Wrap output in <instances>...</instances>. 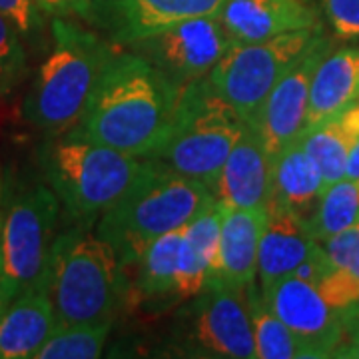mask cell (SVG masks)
Here are the masks:
<instances>
[{
    "mask_svg": "<svg viewBox=\"0 0 359 359\" xmlns=\"http://www.w3.org/2000/svg\"><path fill=\"white\" fill-rule=\"evenodd\" d=\"M182 90L136 52H114L66 134L140 158L164 140Z\"/></svg>",
    "mask_w": 359,
    "mask_h": 359,
    "instance_id": "6da1fadb",
    "label": "cell"
},
{
    "mask_svg": "<svg viewBox=\"0 0 359 359\" xmlns=\"http://www.w3.org/2000/svg\"><path fill=\"white\" fill-rule=\"evenodd\" d=\"M216 200L208 184L148 158L124 196L98 218L96 233L112 244L124 266L138 259L152 240L186 228Z\"/></svg>",
    "mask_w": 359,
    "mask_h": 359,
    "instance_id": "7a4b0ae2",
    "label": "cell"
},
{
    "mask_svg": "<svg viewBox=\"0 0 359 359\" xmlns=\"http://www.w3.org/2000/svg\"><path fill=\"white\" fill-rule=\"evenodd\" d=\"M44 285L56 325L112 323L124 294L122 262L92 224L76 222L54 238Z\"/></svg>",
    "mask_w": 359,
    "mask_h": 359,
    "instance_id": "3957f363",
    "label": "cell"
},
{
    "mask_svg": "<svg viewBox=\"0 0 359 359\" xmlns=\"http://www.w3.org/2000/svg\"><path fill=\"white\" fill-rule=\"evenodd\" d=\"M112 56L98 34L54 16L50 52L22 104L26 120L50 136L74 128Z\"/></svg>",
    "mask_w": 359,
    "mask_h": 359,
    "instance_id": "277c9868",
    "label": "cell"
},
{
    "mask_svg": "<svg viewBox=\"0 0 359 359\" xmlns=\"http://www.w3.org/2000/svg\"><path fill=\"white\" fill-rule=\"evenodd\" d=\"M148 158L126 154L102 144L50 136L40 150L44 178L68 216L94 224L124 196L146 168Z\"/></svg>",
    "mask_w": 359,
    "mask_h": 359,
    "instance_id": "5b68a950",
    "label": "cell"
},
{
    "mask_svg": "<svg viewBox=\"0 0 359 359\" xmlns=\"http://www.w3.org/2000/svg\"><path fill=\"white\" fill-rule=\"evenodd\" d=\"M245 126L248 122L205 76L180 92L170 130L150 158L182 176L204 182L214 192L219 172Z\"/></svg>",
    "mask_w": 359,
    "mask_h": 359,
    "instance_id": "8992f818",
    "label": "cell"
},
{
    "mask_svg": "<svg viewBox=\"0 0 359 359\" xmlns=\"http://www.w3.org/2000/svg\"><path fill=\"white\" fill-rule=\"evenodd\" d=\"M60 200L50 186L6 190L0 230V282L11 297L44 283Z\"/></svg>",
    "mask_w": 359,
    "mask_h": 359,
    "instance_id": "52a82bcc",
    "label": "cell"
},
{
    "mask_svg": "<svg viewBox=\"0 0 359 359\" xmlns=\"http://www.w3.org/2000/svg\"><path fill=\"white\" fill-rule=\"evenodd\" d=\"M320 32L321 26H316L259 42H231L208 78L219 96L254 124L269 92Z\"/></svg>",
    "mask_w": 359,
    "mask_h": 359,
    "instance_id": "ba28073f",
    "label": "cell"
},
{
    "mask_svg": "<svg viewBox=\"0 0 359 359\" xmlns=\"http://www.w3.org/2000/svg\"><path fill=\"white\" fill-rule=\"evenodd\" d=\"M250 287V285H248ZM248 287L210 278L182 311L178 347L192 358L252 359L256 339L248 306Z\"/></svg>",
    "mask_w": 359,
    "mask_h": 359,
    "instance_id": "9c48e42d",
    "label": "cell"
},
{
    "mask_svg": "<svg viewBox=\"0 0 359 359\" xmlns=\"http://www.w3.org/2000/svg\"><path fill=\"white\" fill-rule=\"evenodd\" d=\"M233 40L226 32L218 14L182 20L130 44L164 76L184 90L196 80L210 76Z\"/></svg>",
    "mask_w": 359,
    "mask_h": 359,
    "instance_id": "30bf717a",
    "label": "cell"
},
{
    "mask_svg": "<svg viewBox=\"0 0 359 359\" xmlns=\"http://www.w3.org/2000/svg\"><path fill=\"white\" fill-rule=\"evenodd\" d=\"M334 48V40L320 32L294 66L280 78L257 114L254 126L259 130L271 160L304 134L308 118L309 86L321 58Z\"/></svg>",
    "mask_w": 359,
    "mask_h": 359,
    "instance_id": "8fae6325",
    "label": "cell"
},
{
    "mask_svg": "<svg viewBox=\"0 0 359 359\" xmlns=\"http://www.w3.org/2000/svg\"><path fill=\"white\" fill-rule=\"evenodd\" d=\"M264 297L294 332L304 358H334L346 339V330L341 313L323 299L316 283L292 273Z\"/></svg>",
    "mask_w": 359,
    "mask_h": 359,
    "instance_id": "7c38bea8",
    "label": "cell"
},
{
    "mask_svg": "<svg viewBox=\"0 0 359 359\" xmlns=\"http://www.w3.org/2000/svg\"><path fill=\"white\" fill-rule=\"evenodd\" d=\"M228 0H92L88 20L114 44L130 46L168 26L212 16Z\"/></svg>",
    "mask_w": 359,
    "mask_h": 359,
    "instance_id": "4fadbf2b",
    "label": "cell"
},
{
    "mask_svg": "<svg viewBox=\"0 0 359 359\" xmlns=\"http://www.w3.org/2000/svg\"><path fill=\"white\" fill-rule=\"evenodd\" d=\"M214 194L228 208L268 210L273 200V160L254 124L245 126L231 148Z\"/></svg>",
    "mask_w": 359,
    "mask_h": 359,
    "instance_id": "5bb4252c",
    "label": "cell"
},
{
    "mask_svg": "<svg viewBox=\"0 0 359 359\" xmlns=\"http://www.w3.org/2000/svg\"><path fill=\"white\" fill-rule=\"evenodd\" d=\"M218 16L233 42H259L320 26L308 0H228Z\"/></svg>",
    "mask_w": 359,
    "mask_h": 359,
    "instance_id": "9a60e30c",
    "label": "cell"
},
{
    "mask_svg": "<svg viewBox=\"0 0 359 359\" xmlns=\"http://www.w3.org/2000/svg\"><path fill=\"white\" fill-rule=\"evenodd\" d=\"M316 245L318 242L311 238L306 222H302L285 205L271 200L257 252L262 294L268 295L280 280L292 276L308 259Z\"/></svg>",
    "mask_w": 359,
    "mask_h": 359,
    "instance_id": "2e32d148",
    "label": "cell"
},
{
    "mask_svg": "<svg viewBox=\"0 0 359 359\" xmlns=\"http://www.w3.org/2000/svg\"><path fill=\"white\" fill-rule=\"evenodd\" d=\"M268 210H244L224 205L219 228L218 257L212 278L233 285H254L257 276V252Z\"/></svg>",
    "mask_w": 359,
    "mask_h": 359,
    "instance_id": "e0dca14e",
    "label": "cell"
},
{
    "mask_svg": "<svg viewBox=\"0 0 359 359\" xmlns=\"http://www.w3.org/2000/svg\"><path fill=\"white\" fill-rule=\"evenodd\" d=\"M56 330V316L46 285L16 295L0 321V359L36 358Z\"/></svg>",
    "mask_w": 359,
    "mask_h": 359,
    "instance_id": "ac0fdd59",
    "label": "cell"
},
{
    "mask_svg": "<svg viewBox=\"0 0 359 359\" xmlns=\"http://www.w3.org/2000/svg\"><path fill=\"white\" fill-rule=\"evenodd\" d=\"M359 102V46L332 48L313 72L306 130Z\"/></svg>",
    "mask_w": 359,
    "mask_h": 359,
    "instance_id": "d6986e66",
    "label": "cell"
},
{
    "mask_svg": "<svg viewBox=\"0 0 359 359\" xmlns=\"http://www.w3.org/2000/svg\"><path fill=\"white\" fill-rule=\"evenodd\" d=\"M224 218V204H216L202 212L184 228V242L180 252L178 273L174 292L180 299H192L204 290L212 278L218 257L219 228Z\"/></svg>",
    "mask_w": 359,
    "mask_h": 359,
    "instance_id": "ffe728a7",
    "label": "cell"
},
{
    "mask_svg": "<svg viewBox=\"0 0 359 359\" xmlns=\"http://www.w3.org/2000/svg\"><path fill=\"white\" fill-rule=\"evenodd\" d=\"M323 192L320 168L302 142H294L273 158V200L292 210L306 226L318 212Z\"/></svg>",
    "mask_w": 359,
    "mask_h": 359,
    "instance_id": "44dd1931",
    "label": "cell"
},
{
    "mask_svg": "<svg viewBox=\"0 0 359 359\" xmlns=\"http://www.w3.org/2000/svg\"><path fill=\"white\" fill-rule=\"evenodd\" d=\"M359 140V102L302 134V146L320 168L325 190L346 178L349 150Z\"/></svg>",
    "mask_w": 359,
    "mask_h": 359,
    "instance_id": "7402d4cb",
    "label": "cell"
},
{
    "mask_svg": "<svg viewBox=\"0 0 359 359\" xmlns=\"http://www.w3.org/2000/svg\"><path fill=\"white\" fill-rule=\"evenodd\" d=\"M248 306L256 339V359L304 358V349L294 332L276 316L256 283L248 287Z\"/></svg>",
    "mask_w": 359,
    "mask_h": 359,
    "instance_id": "603a6c76",
    "label": "cell"
},
{
    "mask_svg": "<svg viewBox=\"0 0 359 359\" xmlns=\"http://www.w3.org/2000/svg\"><path fill=\"white\" fill-rule=\"evenodd\" d=\"M184 242V228L168 231L152 240L144 248L138 273V287L146 295H164L174 292L176 273H178L180 252Z\"/></svg>",
    "mask_w": 359,
    "mask_h": 359,
    "instance_id": "cb8c5ba5",
    "label": "cell"
},
{
    "mask_svg": "<svg viewBox=\"0 0 359 359\" xmlns=\"http://www.w3.org/2000/svg\"><path fill=\"white\" fill-rule=\"evenodd\" d=\"M359 219V178H341L332 184L321 198L320 208L308 224L316 242H325L347 230Z\"/></svg>",
    "mask_w": 359,
    "mask_h": 359,
    "instance_id": "d4e9b609",
    "label": "cell"
},
{
    "mask_svg": "<svg viewBox=\"0 0 359 359\" xmlns=\"http://www.w3.org/2000/svg\"><path fill=\"white\" fill-rule=\"evenodd\" d=\"M112 323H72L56 330L40 347L36 359H96L102 355Z\"/></svg>",
    "mask_w": 359,
    "mask_h": 359,
    "instance_id": "484cf974",
    "label": "cell"
},
{
    "mask_svg": "<svg viewBox=\"0 0 359 359\" xmlns=\"http://www.w3.org/2000/svg\"><path fill=\"white\" fill-rule=\"evenodd\" d=\"M26 72V52L22 36L13 22L0 13V98L8 96Z\"/></svg>",
    "mask_w": 359,
    "mask_h": 359,
    "instance_id": "4316f807",
    "label": "cell"
},
{
    "mask_svg": "<svg viewBox=\"0 0 359 359\" xmlns=\"http://www.w3.org/2000/svg\"><path fill=\"white\" fill-rule=\"evenodd\" d=\"M316 285L323 299L337 311H344L359 304V280L346 269L330 266Z\"/></svg>",
    "mask_w": 359,
    "mask_h": 359,
    "instance_id": "83f0119b",
    "label": "cell"
},
{
    "mask_svg": "<svg viewBox=\"0 0 359 359\" xmlns=\"http://www.w3.org/2000/svg\"><path fill=\"white\" fill-rule=\"evenodd\" d=\"M0 13L4 14L18 34L26 40H36L42 34V11L34 0H0Z\"/></svg>",
    "mask_w": 359,
    "mask_h": 359,
    "instance_id": "f1b7e54d",
    "label": "cell"
},
{
    "mask_svg": "<svg viewBox=\"0 0 359 359\" xmlns=\"http://www.w3.org/2000/svg\"><path fill=\"white\" fill-rule=\"evenodd\" d=\"M339 40H359V0H320Z\"/></svg>",
    "mask_w": 359,
    "mask_h": 359,
    "instance_id": "f546056e",
    "label": "cell"
},
{
    "mask_svg": "<svg viewBox=\"0 0 359 359\" xmlns=\"http://www.w3.org/2000/svg\"><path fill=\"white\" fill-rule=\"evenodd\" d=\"M341 321H344V330H346V339L335 351L334 358H346V359H359V304L353 308L344 309Z\"/></svg>",
    "mask_w": 359,
    "mask_h": 359,
    "instance_id": "4dcf8cb0",
    "label": "cell"
},
{
    "mask_svg": "<svg viewBox=\"0 0 359 359\" xmlns=\"http://www.w3.org/2000/svg\"><path fill=\"white\" fill-rule=\"evenodd\" d=\"M34 4L50 16H80L86 20L92 0H34Z\"/></svg>",
    "mask_w": 359,
    "mask_h": 359,
    "instance_id": "1f68e13d",
    "label": "cell"
},
{
    "mask_svg": "<svg viewBox=\"0 0 359 359\" xmlns=\"http://www.w3.org/2000/svg\"><path fill=\"white\" fill-rule=\"evenodd\" d=\"M346 178H359V140L349 150L346 162Z\"/></svg>",
    "mask_w": 359,
    "mask_h": 359,
    "instance_id": "d6a6232c",
    "label": "cell"
},
{
    "mask_svg": "<svg viewBox=\"0 0 359 359\" xmlns=\"http://www.w3.org/2000/svg\"><path fill=\"white\" fill-rule=\"evenodd\" d=\"M11 302H13V297L8 295V292L4 290V285L0 282V321H2V316H4L6 308L11 306Z\"/></svg>",
    "mask_w": 359,
    "mask_h": 359,
    "instance_id": "836d02e7",
    "label": "cell"
},
{
    "mask_svg": "<svg viewBox=\"0 0 359 359\" xmlns=\"http://www.w3.org/2000/svg\"><path fill=\"white\" fill-rule=\"evenodd\" d=\"M6 184H4V176L0 172V230H2V214H4V198H6Z\"/></svg>",
    "mask_w": 359,
    "mask_h": 359,
    "instance_id": "e575fe53",
    "label": "cell"
}]
</instances>
